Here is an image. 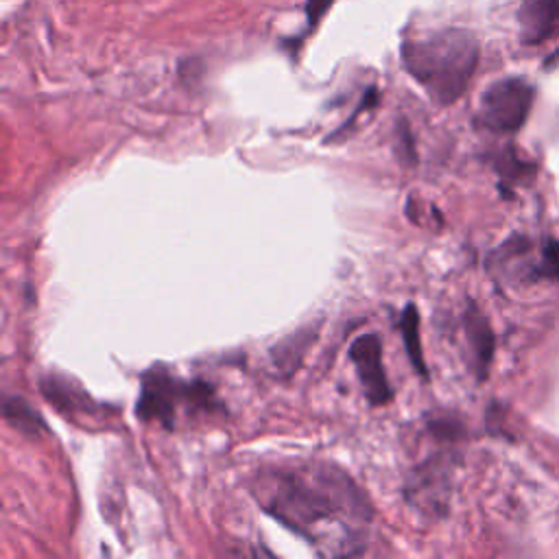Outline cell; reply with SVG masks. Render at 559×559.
<instances>
[{"mask_svg": "<svg viewBox=\"0 0 559 559\" xmlns=\"http://www.w3.org/2000/svg\"><path fill=\"white\" fill-rule=\"evenodd\" d=\"M218 406L214 389L199 380H181L164 369H153L142 378V391L138 397V417L144 421H157L173 430L179 415L197 417L212 415Z\"/></svg>", "mask_w": 559, "mask_h": 559, "instance_id": "3", "label": "cell"}, {"mask_svg": "<svg viewBox=\"0 0 559 559\" xmlns=\"http://www.w3.org/2000/svg\"><path fill=\"white\" fill-rule=\"evenodd\" d=\"M518 20L524 44L548 41L559 35V0H524Z\"/></svg>", "mask_w": 559, "mask_h": 559, "instance_id": "6", "label": "cell"}, {"mask_svg": "<svg viewBox=\"0 0 559 559\" xmlns=\"http://www.w3.org/2000/svg\"><path fill=\"white\" fill-rule=\"evenodd\" d=\"M555 63H559V50L552 57H548V61H546V66H555Z\"/></svg>", "mask_w": 559, "mask_h": 559, "instance_id": "11", "label": "cell"}, {"mask_svg": "<svg viewBox=\"0 0 559 559\" xmlns=\"http://www.w3.org/2000/svg\"><path fill=\"white\" fill-rule=\"evenodd\" d=\"M400 328H402V338H404V345H406V354H408L415 371L421 378H428L426 360H424V354H421V341H419V314H417L413 304L406 306V310L402 314V321H400Z\"/></svg>", "mask_w": 559, "mask_h": 559, "instance_id": "9", "label": "cell"}, {"mask_svg": "<svg viewBox=\"0 0 559 559\" xmlns=\"http://www.w3.org/2000/svg\"><path fill=\"white\" fill-rule=\"evenodd\" d=\"M533 105V85L522 76H509L491 83L478 103V122L498 133L518 131Z\"/></svg>", "mask_w": 559, "mask_h": 559, "instance_id": "4", "label": "cell"}, {"mask_svg": "<svg viewBox=\"0 0 559 559\" xmlns=\"http://www.w3.org/2000/svg\"><path fill=\"white\" fill-rule=\"evenodd\" d=\"M4 419L17 428L20 432L28 435V437H37L44 430V421L39 417V413L24 400V397H7L4 406H2Z\"/></svg>", "mask_w": 559, "mask_h": 559, "instance_id": "8", "label": "cell"}, {"mask_svg": "<svg viewBox=\"0 0 559 559\" xmlns=\"http://www.w3.org/2000/svg\"><path fill=\"white\" fill-rule=\"evenodd\" d=\"M334 0H308L306 4V17H308V28H314L319 24V20L328 13V9L332 7Z\"/></svg>", "mask_w": 559, "mask_h": 559, "instance_id": "10", "label": "cell"}, {"mask_svg": "<svg viewBox=\"0 0 559 559\" xmlns=\"http://www.w3.org/2000/svg\"><path fill=\"white\" fill-rule=\"evenodd\" d=\"M463 325H465L467 343H469V347H472L474 369H476L478 378H485L487 367H489L491 356H493V345H496L491 325H489V321L485 319V314H483L474 304H469V308L465 310Z\"/></svg>", "mask_w": 559, "mask_h": 559, "instance_id": "7", "label": "cell"}, {"mask_svg": "<svg viewBox=\"0 0 559 559\" xmlns=\"http://www.w3.org/2000/svg\"><path fill=\"white\" fill-rule=\"evenodd\" d=\"M251 493L271 518L308 539L319 555L365 550L371 507L341 467L321 461L264 467L255 474Z\"/></svg>", "mask_w": 559, "mask_h": 559, "instance_id": "1", "label": "cell"}, {"mask_svg": "<svg viewBox=\"0 0 559 559\" xmlns=\"http://www.w3.org/2000/svg\"><path fill=\"white\" fill-rule=\"evenodd\" d=\"M402 63L435 103L450 105L467 90L478 63V41L463 28L437 31L428 37L406 39Z\"/></svg>", "mask_w": 559, "mask_h": 559, "instance_id": "2", "label": "cell"}, {"mask_svg": "<svg viewBox=\"0 0 559 559\" xmlns=\"http://www.w3.org/2000/svg\"><path fill=\"white\" fill-rule=\"evenodd\" d=\"M349 358L356 365V376L371 406H382L393 397L384 365L382 345L376 334H362L349 345Z\"/></svg>", "mask_w": 559, "mask_h": 559, "instance_id": "5", "label": "cell"}]
</instances>
